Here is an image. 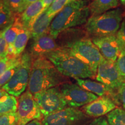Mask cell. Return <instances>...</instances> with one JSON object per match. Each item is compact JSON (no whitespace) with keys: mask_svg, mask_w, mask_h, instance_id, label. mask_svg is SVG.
<instances>
[{"mask_svg":"<svg viewBox=\"0 0 125 125\" xmlns=\"http://www.w3.org/2000/svg\"><path fill=\"white\" fill-rule=\"evenodd\" d=\"M53 64L45 56L33 59L28 90L32 94L68 82Z\"/></svg>","mask_w":125,"mask_h":125,"instance_id":"1","label":"cell"},{"mask_svg":"<svg viewBox=\"0 0 125 125\" xmlns=\"http://www.w3.org/2000/svg\"><path fill=\"white\" fill-rule=\"evenodd\" d=\"M89 5L86 0H73L68 3L53 19L50 34L56 40L65 30L85 24L90 16Z\"/></svg>","mask_w":125,"mask_h":125,"instance_id":"2","label":"cell"},{"mask_svg":"<svg viewBox=\"0 0 125 125\" xmlns=\"http://www.w3.org/2000/svg\"><path fill=\"white\" fill-rule=\"evenodd\" d=\"M61 74L74 79H96V74L88 65L71 54L66 49L59 48L45 56Z\"/></svg>","mask_w":125,"mask_h":125,"instance_id":"3","label":"cell"},{"mask_svg":"<svg viewBox=\"0 0 125 125\" xmlns=\"http://www.w3.org/2000/svg\"><path fill=\"white\" fill-rule=\"evenodd\" d=\"M122 9L116 8L101 15L90 16L84 29L90 38L116 35L122 20Z\"/></svg>","mask_w":125,"mask_h":125,"instance_id":"4","label":"cell"},{"mask_svg":"<svg viewBox=\"0 0 125 125\" xmlns=\"http://www.w3.org/2000/svg\"><path fill=\"white\" fill-rule=\"evenodd\" d=\"M33 59L29 52H23L21 61L9 82L1 87L9 94L18 97L28 87Z\"/></svg>","mask_w":125,"mask_h":125,"instance_id":"5","label":"cell"},{"mask_svg":"<svg viewBox=\"0 0 125 125\" xmlns=\"http://www.w3.org/2000/svg\"><path fill=\"white\" fill-rule=\"evenodd\" d=\"M64 48L71 54L88 65L94 73L104 57L90 37H85L69 43Z\"/></svg>","mask_w":125,"mask_h":125,"instance_id":"6","label":"cell"},{"mask_svg":"<svg viewBox=\"0 0 125 125\" xmlns=\"http://www.w3.org/2000/svg\"><path fill=\"white\" fill-rule=\"evenodd\" d=\"M34 97L44 116L60 111L67 105L59 86L43 90L34 94Z\"/></svg>","mask_w":125,"mask_h":125,"instance_id":"7","label":"cell"},{"mask_svg":"<svg viewBox=\"0 0 125 125\" xmlns=\"http://www.w3.org/2000/svg\"><path fill=\"white\" fill-rule=\"evenodd\" d=\"M90 119L82 111L69 107L44 116L41 122L43 125H87Z\"/></svg>","mask_w":125,"mask_h":125,"instance_id":"8","label":"cell"},{"mask_svg":"<svg viewBox=\"0 0 125 125\" xmlns=\"http://www.w3.org/2000/svg\"><path fill=\"white\" fill-rule=\"evenodd\" d=\"M17 107V125H26L34 120H41L42 114L36 102L34 95L27 90L18 100Z\"/></svg>","mask_w":125,"mask_h":125,"instance_id":"9","label":"cell"},{"mask_svg":"<svg viewBox=\"0 0 125 125\" xmlns=\"http://www.w3.org/2000/svg\"><path fill=\"white\" fill-rule=\"evenodd\" d=\"M59 87L67 104L70 107L76 108L85 106L98 98L97 95L86 91L78 84L67 82Z\"/></svg>","mask_w":125,"mask_h":125,"instance_id":"10","label":"cell"},{"mask_svg":"<svg viewBox=\"0 0 125 125\" xmlns=\"http://www.w3.org/2000/svg\"><path fill=\"white\" fill-rule=\"evenodd\" d=\"M96 79L112 89L117 90L124 81L117 70L115 62L103 59L98 65Z\"/></svg>","mask_w":125,"mask_h":125,"instance_id":"11","label":"cell"},{"mask_svg":"<svg viewBox=\"0 0 125 125\" xmlns=\"http://www.w3.org/2000/svg\"><path fill=\"white\" fill-rule=\"evenodd\" d=\"M92 42L99 50L101 55L106 60L115 62L120 52L116 35L92 38Z\"/></svg>","mask_w":125,"mask_h":125,"instance_id":"12","label":"cell"},{"mask_svg":"<svg viewBox=\"0 0 125 125\" xmlns=\"http://www.w3.org/2000/svg\"><path fill=\"white\" fill-rule=\"evenodd\" d=\"M117 104L108 96L100 97L83 107V112L89 116L99 118L118 108Z\"/></svg>","mask_w":125,"mask_h":125,"instance_id":"13","label":"cell"},{"mask_svg":"<svg viewBox=\"0 0 125 125\" xmlns=\"http://www.w3.org/2000/svg\"><path fill=\"white\" fill-rule=\"evenodd\" d=\"M59 48L60 47L56 39L49 32H48L33 39L30 53L32 59H35L41 56H45Z\"/></svg>","mask_w":125,"mask_h":125,"instance_id":"14","label":"cell"},{"mask_svg":"<svg viewBox=\"0 0 125 125\" xmlns=\"http://www.w3.org/2000/svg\"><path fill=\"white\" fill-rule=\"evenodd\" d=\"M76 83L82 89L89 92L99 97L108 96L111 97L113 100L119 105L117 97V91L109 88L104 84L99 82H96L90 79H85L76 78L75 79Z\"/></svg>","mask_w":125,"mask_h":125,"instance_id":"15","label":"cell"},{"mask_svg":"<svg viewBox=\"0 0 125 125\" xmlns=\"http://www.w3.org/2000/svg\"><path fill=\"white\" fill-rule=\"evenodd\" d=\"M53 19V18L50 16L47 9L39 14L29 26L31 38L34 39L49 32L50 26Z\"/></svg>","mask_w":125,"mask_h":125,"instance_id":"16","label":"cell"},{"mask_svg":"<svg viewBox=\"0 0 125 125\" xmlns=\"http://www.w3.org/2000/svg\"><path fill=\"white\" fill-rule=\"evenodd\" d=\"M30 38V32L29 29L23 27L12 46L8 48V56L10 57H17L21 56L24 52L26 45Z\"/></svg>","mask_w":125,"mask_h":125,"instance_id":"17","label":"cell"},{"mask_svg":"<svg viewBox=\"0 0 125 125\" xmlns=\"http://www.w3.org/2000/svg\"><path fill=\"white\" fill-rule=\"evenodd\" d=\"M88 37L85 29L81 30L78 29L71 28L61 32L56 38V42L59 47L64 48L69 43L74 42L76 41Z\"/></svg>","mask_w":125,"mask_h":125,"instance_id":"18","label":"cell"},{"mask_svg":"<svg viewBox=\"0 0 125 125\" xmlns=\"http://www.w3.org/2000/svg\"><path fill=\"white\" fill-rule=\"evenodd\" d=\"M44 10L45 7L42 0H39L28 6L20 15L23 26L29 29L31 21Z\"/></svg>","mask_w":125,"mask_h":125,"instance_id":"19","label":"cell"},{"mask_svg":"<svg viewBox=\"0 0 125 125\" xmlns=\"http://www.w3.org/2000/svg\"><path fill=\"white\" fill-rule=\"evenodd\" d=\"M23 27L24 26L21 22L20 15H17L13 22L8 27L2 29L3 35L8 44V48L12 46L16 38Z\"/></svg>","mask_w":125,"mask_h":125,"instance_id":"20","label":"cell"},{"mask_svg":"<svg viewBox=\"0 0 125 125\" xmlns=\"http://www.w3.org/2000/svg\"><path fill=\"white\" fill-rule=\"evenodd\" d=\"M119 0H93L90 3V16L101 15L118 6Z\"/></svg>","mask_w":125,"mask_h":125,"instance_id":"21","label":"cell"},{"mask_svg":"<svg viewBox=\"0 0 125 125\" xmlns=\"http://www.w3.org/2000/svg\"><path fill=\"white\" fill-rule=\"evenodd\" d=\"M16 15L5 0H0V29H4L11 24Z\"/></svg>","mask_w":125,"mask_h":125,"instance_id":"22","label":"cell"},{"mask_svg":"<svg viewBox=\"0 0 125 125\" xmlns=\"http://www.w3.org/2000/svg\"><path fill=\"white\" fill-rule=\"evenodd\" d=\"M18 101L16 97L8 94L0 98V115L16 112Z\"/></svg>","mask_w":125,"mask_h":125,"instance_id":"23","label":"cell"},{"mask_svg":"<svg viewBox=\"0 0 125 125\" xmlns=\"http://www.w3.org/2000/svg\"><path fill=\"white\" fill-rule=\"evenodd\" d=\"M107 121L111 125H125V110L116 108L107 115Z\"/></svg>","mask_w":125,"mask_h":125,"instance_id":"24","label":"cell"},{"mask_svg":"<svg viewBox=\"0 0 125 125\" xmlns=\"http://www.w3.org/2000/svg\"><path fill=\"white\" fill-rule=\"evenodd\" d=\"M21 56L17 57H10L9 56L3 57L0 61V76L10 67L18 64L21 61Z\"/></svg>","mask_w":125,"mask_h":125,"instance_id":"25","label":"cell"},{"mask_svg":"<svg viewBox=\"0 0 125 125\" xmlns=\"http://www.w3.org/2000/svg\"><path fill=\"white\" fill-rule=\"evenodd\" d=\"M73 0H54L49 7L47 9V11L51 18H54L66 5Z\"/></svg>","mask_w":125,"mask_h":125,"instance_id":"26","label":"cell"},{"mask_svg":"<svg viewBox=\"0 0 125 125\" xmlns=\"http://www.w3.org/2000/svg\"><path fill=\"white\" fill-rule=\"evenodd\" d=\"M117 42L121 53H125V19L121 24V27L116 34Z\"/></svg>","mask_w":125,"mask_h":125,"instance_id":"27","label":"cell"},{"mask_svg":"<svg viewBox=\"0 0 125 125\" xmlns=\"http://www.w3.org/2000/svg\"><path fill=\"white\" fill-rule=\"evenodd\" d=\"M18 122L16 112L0 115V125H17Z\"/></svg>","mask_w":125,"mask_h":125,"instance_id":"28","label":"cell"},{"mask_svg":"<svg viewBox=\"0 0 125 125\" xmlns=\"http://www.w3.org/2000/svg\"><path fill=\"white\" fill-rule=\"evenodd\" d=\"M117 70L122 78L125 82V53H120L118 59L115 62Z\"/></svg>","mask_w":125,"mask_h":125,"instance_id":"29","label":"cell"},{"mask_svg":"<svg viewBox=\"0 0 125 125\" xmlns=\"http://www.w3.org/2000/svg\"><path fill=\"white\" fill-rule=\"evenodd\" d=\"M19 64L10 67L9 69L6 71L4 74L0 76V87H2L3 86H4L6 83H7L9 82L10 78L13 75L16 70H17V68H18V66Z\"/></svg>","mask_w":125,"mask_h":125,"instance_id":"30","label":"cell"},{"mask_svg":"<svg viewBox=\"0 0 125 125\" xmlns=\"http://www.w3.org/2000/svg\"><path fill=\"white\" fill-rule=\"evenodd\" d=\"M9 7L15 15L21 13V7L24 0H5Z\"/></svg>","mask_w":125,"mask_h":125,"instance_id":"31","label":"cell"},{"mask_svg":"<svg viewBox=\"0 0 125 125\" xmlns=\"http://www.w3.org/2000/svg\"><path fill=\"white\" fill-rule=\"evenodd\" d=\"M8 54V44L3 35L2 30L0 31V57H4Z\"/></svg>","mask_w":125,"mask_h":125,"instance_id":"32","label":"cell"},{"mask_svg":"<svg viewBox=\"0 0 125 125\" xmlns=\"http://www.w3.org/2000/svg\"><path fill=\"white\" fill-rule=\"evenodd\" d=\"M117 97L119 105H121L125 110V82L117 90Z\"/></svg>","mask_w":125,"mask_h":125,"instance_id":"33","label":"cell"},{"mask_svg":"<svg viewBox=\"0 0 125 125\" xmlns=\"http://www.w3.org/2000/svg\"><path fill=\"white\" fill-rule=\"evenodd\" d=\"M87 125H108V122L104 117H99L91 121Z\"/></svg>","mask_w":125,"mask_h":125,"instance_id":"34","label":"cell"},{"mask_svg":"<svg viewBox=\"0 0 125 125\" xmlns=\"http://www.w3.org/2000/svg\"><path fill=\"white\" fill-rule=\"evenodd\" d=\"M38 1H39V0H24L22 5V7H21V13L27 8L28 6Z\"/></svg>","mask_w":125,"mask_h":125,"instance_id":"35","label":"cell"},{"mask_svg":"<svg viewBox=\"0 0 125 125\" xmlns=\"http://www.w3.org/2000/svg\"><path fill=\"white\" fill-rule=\"evenodd\" d=\"M54 0H42L43 5H44L45 7V9H48L49 7V6L52 4V2H53Z\"/></svg>","mask_w":125,"mask_h":125,"instance_id":"36","label":"cell"},{"mask_svg":"<svg viewBox=\"0 0 125 125\" xmlns=\"http://www.w3.org/2000/svg\"><path fill=\"white\" fill-rule=\"evenodd\" d=\"M26 125H43L42 123L41 122H40L39 120H34V121L30 122Z\"/></svg>","mask_w":125,"mask_h":125,"instance_id":"37","label":"cell"},{"mask_svg":"<svg viewBox=\"0 0 125 125\" xmlns=\"http://www.w3.org/2000/svg\"><path fill=\"white\" fill-rule=\"evenodd\" d=\"M8 94V93L6 91H5L2 88H0V98L2 97L3 96H5V95H7Z\"/></svg>","mask_w":125,"mask_h":125,"instance_id":"38","label":"cell"},{"mask_svg":"<svg viewBox=\"0 0 125 125\" xmlns=\"http://www.w3.org/2000/svg\"><path fill=\"white\" fill-rule=\"evenodd\" d=\"M122 4L123 5H125V0H121Z\"/></svg>","mask_w":125,"mask_h":125,"instance_id":"39","label":"cell"},{"mask_svg":"<svg viewBox=\"0 0 125 125\" xmlns=\"http://www.w3.org/2000/svg\"><path fill=\"white\" fill-rule=\"evenodd\" d=\"M122 16L123 17V18H125V10L124 12H123V14H122Z\"/></svg>","mask_w":125,"mask_h":125,"instance_id":"40","label":"cell"},{"mask_svg":"<svg viewBox=\"0 0 125 125\" xmlns=\"http://www.w3.org/2000/svg\"><path fill=\"white\" fill-rule=\"evenodd\" d=\"M2 59V57H0V61H1V59Z\"/></svg>","mask_w":125,"mask_h":125,"instance_id":"41","label":"cell"},{"mask_svg":"<svg viewBox=\"0 0 125 125\" xmlns=\"http://www.w3.org/2000/svg\"><path fill=\"white\" fill-rule=\"evenodd\" d=\"M86 1H90V0H86Z\"/></svg>","mask_w":125,"mask_h":125,"instance_id":"42","label":"cell"}]
</instances>
